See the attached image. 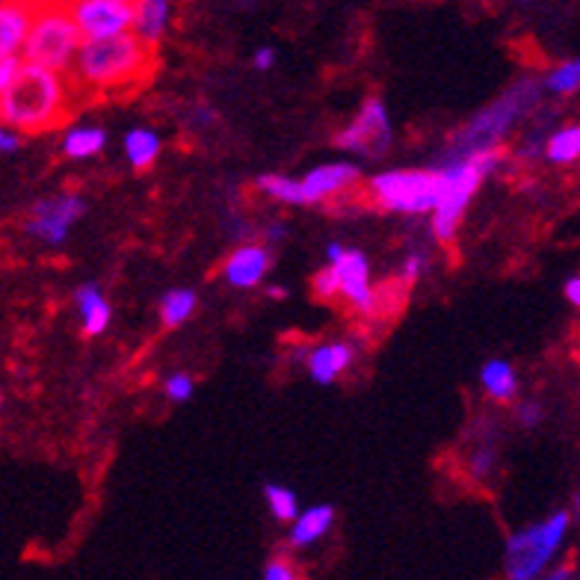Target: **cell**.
Here are the masks:
<instances>
[{
  "label": "cell",
  "instance_id": "16",
  "mask_svg": "<svg viewBox=\"0 0 580 580\" xmlns=\"http://www.w3.org/2000/svg\"><path fill=\"white\" fill-rule=\"evenodd\" d=\"M172 0H133V24L131 30L146 44H158L169 30Z\"/></svg>",
  "mask_w": 580,
  "mask_h": 580
},
{
  "label": "cell",
  "instance_id": "22",
  "mask_svg": "<svg viewBox=\"0 0 580 580\" xmlns=\"http://www.w3.org/2000/svg\"><path fill=\"white\" fill-rule=\"evenodd\" d=\"M196 306H199V293L196 290H169L167 297L160 299V320H163L167 329H178V326H184L196 314Z\"/></svg>",
  "mask_w": 580,
  "mask_h": 580
},
{
  "label": "cell",
  "instance_id": "17",
  "mask_svg": "<svg viewBox=\"0 0 580 580\" xmlns=\"http://www.w3.org/2000/svg\"><path fill=\"white\" fill-rule=\"evenodd\" d=\"M293 528H290V546L293 548H306V546H314L320 539L332 530L334 524V507L329 503H317L311 510L306 512H297L293 521H290Z\"/></svg>",
  "mask_w": 580,
  "mask_h": 580
},
{
  "label": "cell",
  "instance_id": "5",
  "mask_svg": "<svg viewBox=\"0 0 580 580\" xmlns=\"http://www.w3.org/2000/svg\"><path fill=\"white\" fill-rule=\"evenodd\" d=\"M539 92H542V89H539V80H519L516 87H510L498 101H492L486 110H480V113L457 133L453 154H468V151L501 146L503 137L512 131V124L519 122L521 116L537 104Z\"/></svg>",
  "mask_w": 580,
  "mask_h": 580
},
{
  "label": "cell",
  "instance_id": "24",
  "mask_svg": "<svg viewBox=\"0 0 580 580\" xmlns=\"http://www.w3.org/2000/svg\"><path fill=\"white\" fill-rule=\"evenodd\" d=\"M258 190L267 193L273 202L282 204H306V196H302V184L297 178L288 176H261L258 178Z\"/></svg>",
  "mask_w": 580,
  "mask_h": 580
},
{
  "label": "cell",
  "instance_id": "37",
  "mask_svg": "<svg viewBox=\"0 0 580 580\" xmlns=\"http://www.w3.org/2000/svg\"><path fill=\"white\" fill-rule=\"evenodd\" d=\"M284 234H288V226H284V222H273V226L267 229V240H270V243H279Z\"/></svg>",
  "mask_w": 580,
  "mask_h": 580
},
{
  "label": "cell",
  "instance_id": "27",
  "mask_svg": "<svg viewBox=\"0 0 580 580\" xmlns=\"http://www.w3.org/2000/svg\"><path fill=\"white\" fill-rule=\"evenodd\" d=\"M314 297L317 299H338L341 297V279H338V270L332 264H326L320 273L314 276Z\"/></svg>",
  "mask_w": 580,
  "mask_h": 580
},
{
  "label": "cell",
  "instance_id": "28",
  "mask_svg": "<svg viewBox=\"0 0 580 580\" xmlns=\"http://www.w3.org/2000/svg\"><path fill=\"white\" fill-rule=\"evenodd\" d=\"M193 377L190 373H172V377L167 379V386H163V391H167V397L172 400V403H187L190 397H193Z\"/></svg>",
  "mask_w": 580,
  "mask_h": 580
},
{
  "label": "cell",
  "instance_id": "15",
  "mask_svg": "<svg viewBox=\"0 0 580 580\" xmlns=\"http://www.w3.org/2000/svg\"><path fill=\"white\" fill-rule=\"evenodd\" d=\"M267 270H270V249L258 247V243H247V247L231 252L222 276H226V282H229L231 288L249 290L264 282Z\"/></svg>",
  "mask_w": 580,
  "mask_h": 580
},
{
  "label": "cell",
  "instance_id": "2",
  "mask_svg": "<svg viewBox=\"0 0 580 580\" xmlns=\"http://www.w3.org/2000/svg\"><path fill=\"white\" fill-rule=\"evenodd\" d=\"M74 83L96 92H116L149 78L151 44H146L133 30L101 39H83L71 62Z\"/></svg>",
  "mask_w": 580,
  "mask_h": 580
},
{
  "label": "cell",
  "instance_id": "26",
  "mask_svg": "<svg viewBox=\"0 0 580 580\" xmlns=\"http://www.w3.org/2000/svg\"><path fill=\"white\" fill-rule=\"evenodd\" d=\"M264 498H267V507H270V512H273V519L293 521V516L299 512L297 494H293V489H288V486L270 483L264 489Z\"/></svg>",
  "mask_w": 580,
  "mask_h": 580
},
{
  "label": "cell",
  "instance_id": "14",
  "mask_svg": "<svg viewBox=\"0 0 580 580\" xmlns=\"http://www.w3.org/2000/svg\"><path fill=\"white\" fill-rule=\"evenodd\" d=\"M39 0H0V57H21Z\"/></svg>",
  "mask_w": 580,
  "mask_h": 580
},
{
  "label": "cell",
  "instance_id": "21",
  "mask_svg": "<svg viewBox=\"0 0 580 580\" xmlns=\"http://www.w3.org/2000/svg\"><path fill=\"white\" fill-rule=\"evenodd\" d=\"M163 142L154 131L149 128H133L128 137H124V158L133 169H149L154 160H158Z\"/></svg>",
  "mask_w": 580,
  "mask_h": 580
},
{
  "label": "cell",
  "instance_id": "9",
  "mask_svg": "<svg viewBox=\"0 0 580 580\" xmlns=\"http://www.w3.org/2000/svg\"><path fill=\"white\" fill-rule=\"evenodd\" d=\"M334 142H338V149L361 151L370 158L382 154L391 142V119H388L386 104L379 98H370L368 104L359 110V116L338 133Z\"/></svg>",
  "mask_w": 580,
  "mask_h": 580
},
{
  "label": "cell",
  "instance_id": "3",
  "mask_svg": "<svg viewBox=\"0 0 580 580\" xmlns=\"http://www.w3.org/2000/svg\"><path fill=\"white\" fill-rule=\"evenodd\" d=\"M501 146H492V149L453 154V160H450L448 167L441 169L444 187H441L439 202H436V208L430 211L432 234H436L441 243H453L459 222H462V217H466L468 211V204H471V199H474V193L480 190V184H483L486 178L501 167Z\"/></svg>",
  "mask_w": 580,
  "mask_h": 580
},
{
  "label": "cell",
  "instance_id": "25",
  "mask_svg": "<svg viewBox=\"0 0 580 580\" xmlns=\"http://www.w3.org/2000/svg\"><path fill=\"white\" fill-rule=\"evenodd\" d=\"M580 87V62L566 60L546 78V89L551 96H574Z\"/></svg>",
  "mask_w": 580,
  "mask_h": 580
},
{
  "label": "cell",
  "instance_id": "8",
  "mask_svg": "<svg viewBox=\"0 0 580 580\" xmlns=\"http://www.w3.org/2000/svg\"><path fill=\"white\" fill-rule=\"evenodd\" d=\"M87 213V202L80 196H53V199H39L30 208L24 222V231L44 247H60L69 238L71 226Z\"/></svg>",
  "mask_w": 580,
  "mask_h": 580
},
{
  "label": "cell",
  "instance_id": "30",
  "mask_svg": "<svg viewBox=\"0 0 580 580\" xmlns=\"http://www.w3.org/2000/svg\"><path fill=\"white\" fill-rule=\"evenodd\" d=\"M494 468V450L492 448H480L474 450V457H471V474L477 480H483V477L492 474Z\"/></svg>",
  "mask_w": 580,
  "mask_h": 580
},
{
  "label": "cell",
  "instance_id": "32",
  "mask_svg": "<svg viewBox=\"0 0 580 580\" xmlns=\"http://www.w3.org/2000/svg\"><path fill=\"white\" fill-rule=\"evenodd\" d=\"M18 66H21V57H0V96L7 92L9 80L16 78Z\"/></svg>",
  "mask_w": 580,
  "mask_h": 580
},
{
  "label": "cell",
  "instance_id": "19",
  "mask_svg": "<svg viewBox=\"0 0 580 580\" xmlns=\"http://www.w3.org/2000/svg\"><path fill=\"white\" fill-rule=\"evenodd\" d=\"M480 382H483L486 394L498 400V403H510L519 394V377L512 370L510 361L503 359H489L480 370Z\"/></svg>",
  "mask_w": 580,
  "mask_h": 580
},
{
  "label": "cell",
  "instance_id": "34",
  "mask_svg": "<svg viewBox=\"0 0 580 580\" xmlns=\"http://www.w3.org/2000/svg\"><path fill=\"white\" fill-rule=\"evenodd\" d=\"M252 66H256L258 71L273 69V66H276V51H273V48H258L256 57H252Z\"/></svg>",
  "mask_w": 580,
  "mask_h": 580
},
{
  "label": "cell",
  "instance_id": "6",
  "mask_svg": "<svg viewBox=\"0 0 580 580\" xmlns=\"http://www.w3.org/2000/svg\"><path fill=\"white\" fill-rule=\"evenodd\" d=\"M444 187L441 169H391L370 181L368 199L391 213H430Z\"/></svg>",
  "mask_w": 580,
  "mask_h": 580
},
{
  "label": "cell",
  "instance_id": "35",
  "mask_svg": "<svg viewBox=\"0 0 580 580\" xmlns=\"http://www.w3.org/2000/svg\"><path fill=\"white\" fill-rule=\"evenodd\" d=\"M18 146H21V137H18V131H12V128H0V154L16 151Z\"/></svg>",
  "mask_w": 580,
  "mask_h": 580
},
{
  "label": "cell",
  "instance_id": "20",
  "mask_svg": "<svg viewBox=\"0 0 580 580\" xmlns=\"http://www.w3.org/2000/svg\"><path fill=\"white\" fill-rule=\"evenodd\" d=\"M107 146L104 128H92V124H78L62 137V154L71 160H89L101 154Z\"/></svg>",
  "mask_w": 580,
  "mask_h": 580
},
{
  "label": "cell",
  "instance_id": "18",
  "mask_svg": "<svg viewBox=\"0 0 580 580\" xmlns=\"http://www.w3.org/2000/svg\"><path fill=\"white\" fill-rule=\"evenodd\" d=\"M74 302H78L80 320H83V332L92 338V334H104L110 320H113V308L104 299L98 284H83V288L74 290Z\"/></svg>",
  "mask_w": 580,
  "mask_h": 580
},
{
  "label": "cell",
  "instance_id": "1",
  "mask_svg": "<svg viewBox=\"0 0 580 580\" xmlns=\"http://www.w3.org/2000/svg\"><path fill=\"white\" fill-rule=\"evenodd\" d=\"M69 113V80L62 71L21 60L0 96V122L18 133L51 131Z\"/></svg>",
  "mask_w": 580,
  "mask_h": 580
},
{
  "label": "cell",
  "instance_id": "33",
  "mask_svg": "<svg viewBox=\"0 0 580 580\" xmlns=\"http://www.w3.org/2000/svg\"><path fill=\"white\" fill-rule=\"evenodd\" d=\"M519 421H521V427L533 430V427H539V423H542V409H539L537 403L519 406Z\"/></svg>",
  "mask_w": 580,
  "mask_h": 580
},
{
  "label": "cell",
  "instance_id": "13",
  "mask_svg": "<svg viewBox=\"0 0 580 580\" xmlns=\"http://www.w3.org/2000/svg\"><path fill=\"white\" fill-rule=\"evenodd\" d=\"M352 361H356V343L350 341L320 343L306 350L308 377L314 379L317 386H332L334 379L352 368Z\"/></svg>",
  "mask_w": 580,
  "mask_h": 580
},
{
  "label": "cell",
  "instance_id": "11",
  "mask_svg": "<svg viewBox=\"0 0 580 580\" xmlns=\"http://www.w3.org/2000/svg\"><path fill=\"white\" fill-rule=\"evenodd\" d=\"M332 267L338 270V279H341V297L347 299L356 311H361V314L377 311L379 293L377 288L370 284V264L368 258H364V252L343 247V252L334 258Z\"/></svg>",
  "mask_w": 580,
  "mask_h": 580
},
{
  "label": "cell",
  "instance_id": "40",
  "mask_svg": "<svg viewBox=\"0 0 580 580\" xmlns=\"http://www.w3.org/2000/svg\"><path fill=\"white\" fill-rule=\"evenodd\" d=\"M0 409H3V394H0Z\"/></svg>",
  "mask_w": 580,
  "mask_h": 580
},
{
  "label": "cell",
  "instance_id": "36",
  "mask_svg": "<svg viewBox=\"0 0 580 580\" xmlns=\"http://www.w3.org/2000/svg\"><path fill=\"white\" fill-rule=\"evenodd\" d=\"M566 299H569V306L578 308L580 306V279L572 276V279H566Z\"/></svg>",
  "mask_w": 580,
  "mask_h": 580
},
{
  "label": "cell",
  "instance_id": "7",
  "mask_svg": "<svg viewBox=\"0 0 580 580\" xmlns=\"http://www.w3.org/2000/svg\"><path fill=\"white\" fill-rule=\"evenodd\" d=\"M572 516L566 510H557L546 521H539L537 528L519 530L507 539V569L512 580H530L539 572H546V566L554 560L560 546L569 537Z\"/></svg>",
  "mask_w": 580,
  "mask_h": 580
},
{
  "label": "cell",
  "instance_id": "12",
  "mask_svg": "<svg viewBox=\"0 0 580 580\" xmlns=\"http://www.w3.org/2000/svg\"><path fill=\"white\" fill-rule=\"evenodd\" d=\"M359 176L361 169L356 163H323V167L311 169L299 184H302L306 204H317L343 193V190H350L359 181Z\"/></svg>",
  "mask_w": 580,
  "mask_h": 580
},
{
  "label": "cell",
  "instance_id": "29",
  "mask_svg": "<svg viewBox=\"0 0 580 580\" xmlns=\"http://www.w3.org/2000/svg\"><path fill=\"white\" fill-rule=\"evenodd\" d=\"M297 578V566L290 557H273L264 566V580H293Z\"/></svg>",
  "mask_w": 580,
  "mask_h": 580
},
{
  "label": "cell",
  "instance_id": "38",
  "mask_svg": "<svg viewBox=\"0 0 580 580\" xmlns=\"http://www.w3.org/2000/svg\"><path fill=\"white\" fill-rule=\"evenodd\" d=\"M270 297L282 299V297H284V290H282V288H270Z\"/></svg>",
  "mask_w": 580,
  "mask_h": 580
},
{
  "label": "cell",
  "instance_id": "10",
  "mask_svg": "<svg viewBox=\"0 0 580 580\" xmlns=\"http://www.w3.org/2000/svg\"><path fill=\"white\" fill-rule=\"evenodd\" d=\"M69 12L83 39H101L131 30L133 7L116 0H69Z\"/></svg>",
  "mask_w": 580,
  "mask_h": 580
},
{
  "label": "cell",
  "instance_id": "31",
  "mask_svg": "<svg viewBox=\"0 0 580 580\" xmlns=\"http://www.w3.org/2000/svg\"><path fill=\"white\" fill-rule=\"evenodd\" d=\"M423 264H427V258L421 252H412V256L403 261V273H400V284H414L421 279L423 273Z\"/></svg>",
  "mask_w": 580,
  "mask_h": 580
},
{
  "label": "cell",
  "instance_id": "4",
  "mask_svg": "<svg viewBox=\"0 0 580 580\" xmlns=\"http://www.w3.org/2000/svg\"><path fill=\"white\" fill-rule=\"evenodd\" d=\"M80 42H83V36H80L78 24L71 18L69 3L39 0L30 30H27L24 48H21V60L69 74Z\"/></svg>",
  "mask_w": 580,
  "mask_h": 580
},
{
  "label": "cell",
  "instance_id": "39",
  "mask_svg": "<svg viewBox=\"0 0 580 580\" xmlns=\"http://www.w3.org/2000/svg\"><path fill=\"white\" fill-rule=\"evenodd\" d=\"M116 3H131V7H133V0H116Z\"/></svg>",
  "mask_w": 580,
  "mask_h": 580
},
{
  "label": "cell",
  "instance_id": "23",
  "mask_svg": "<svg viewBox=\"0 0 580 580\" xmlns=\"http://www.w3.org/2000/svg\"><path fill=\"white\" fill-rule=\"evenodd\" d=\"M546 158L557 167H572L574 160L580 158V128L578 124H569V128H560V131L546 142Z\"/></svg>",
  "mask_w": 580,
  "mask_h": 580
}]
</instances>
